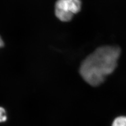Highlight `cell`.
Here are the masks:
<instances>
[{
	"label": "cell",
	"mask_w": 126,
	"mask_h": 126,
	"mask_svg": "<svg viewBox=\"0 0 126 126\" xmlns=\"http://www.w3.org/2000/svg\"><path fill=\"white\" fill-rule=\"evenodd\" d=\"M120 52L117 46H105L98 48L81 63L79 68L81 76L93 86L100 85L116 69Z\"/></svg>",
	"instance_id": "1"
},
{
	"label": "cell",
	"mask_w": 126,
	"mask_h": 126,
	"mask_svg": "<svg viewBox=\"0 0 126 126\" xmlns=\"http://www.w3.org/2000/svg\"><path fill=\"white\" fill-rule=\"evenodd\" d=\"M80 0H57L55 5V14L62 22H69L81 10Z\"/></svg>",
	"instance_id": "2"
},
{
	"label": "cell",
	"mask_w": 126,
	"mask_h": 126,
	"mask_svg": "<svg viewBox=\"0 0 126 126\" xmlns=\"http://www.w3.org/2000/svg\"><path fill=\"white\" fill-rule=\"evenodd\" d=\"M112 126H126V117H119L113 121Z\"/></svg>",
	"instance_id": "3"
},
{
	"label": "cell",
	"mask_w": 126,
	"mask_h": 126,
	"mask_svg": "<svg viewBox=\"0 0 126 126\" xmlns=\"http://www.w3.org/2000/svg\"><path fill=\"white\" fill-rule=\"evenodd\" d=\"M7 120V115L5 109L0 107V123L6 121Z\"/></svg>",
	"instance_id": "4"
},
{
	"label": "cell",
	"mask_w": 126,
	"mask_h": 126,
	"mask_svg": "<svg viewBox=\"0 0 126 126\" xmlns=\"http://www.w3.org/2000/svg\"><path fill=\"white\" fill-rule=\"evenodd\" d=\"M4 42L1 37L0 36V48L3 47L4 46Z\"/></svg>",
	"instance_id": "5"
}]
</instances>
